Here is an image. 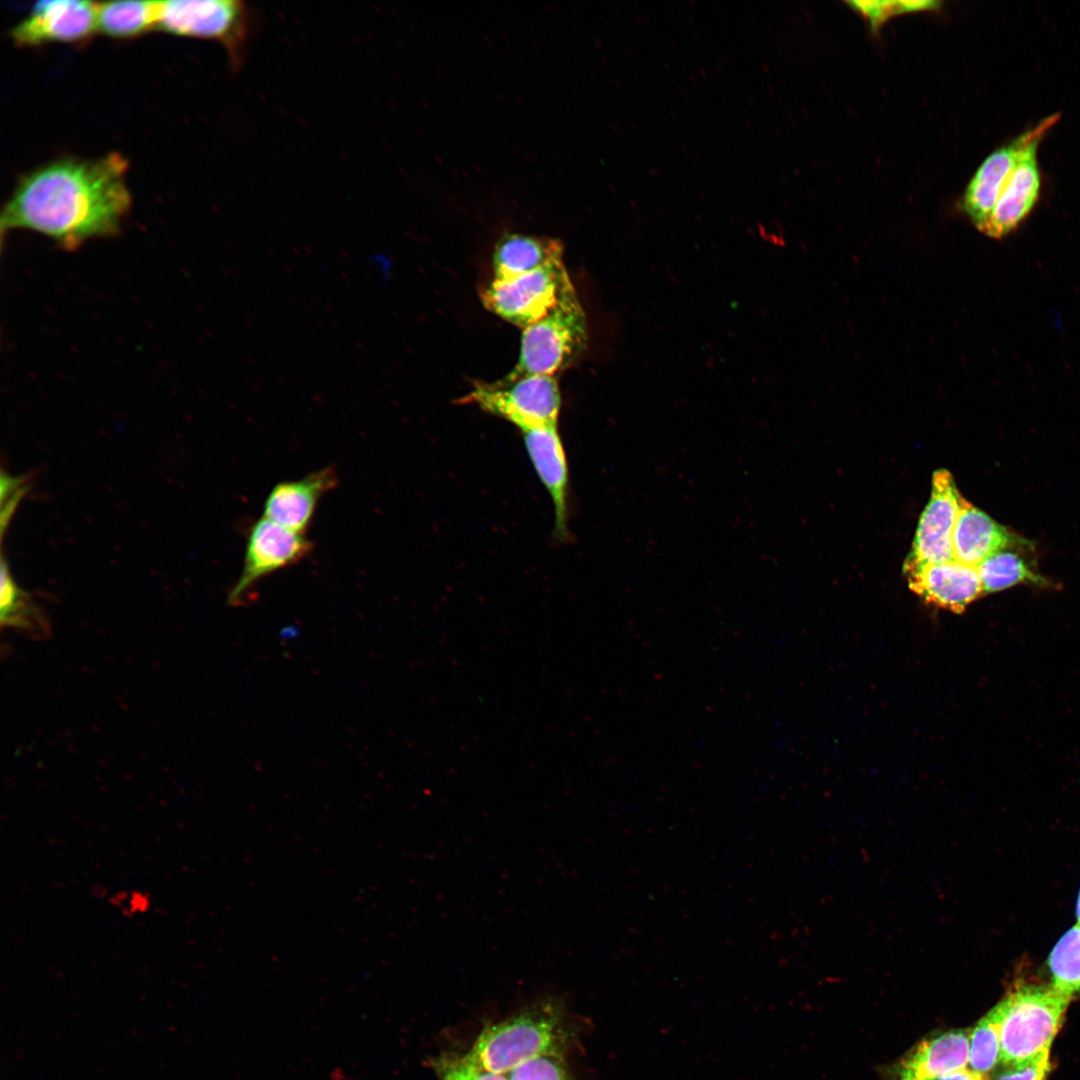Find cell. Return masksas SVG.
I'll return each mask as SVG.
<instances>
[{
	"mask_svg": "<svg viewBox=\"0 0 1080 1080\" xmlns=\"http://www.w3.org/2000/svg\"><path fill=\"white\" fill-rule=\"evenodd\" d=\"M1050 986L1062 996L1080 998V923L1069 928L1048 956Z\"/></svg>",
	"mask_w": 1080,
	"mask_h": 1080,
	"instance_id": "7402d4cb",
	"label": "cell"
},
{
	"mask_svg": "<svg viewBox=\"0 0 1080 1080\" xmlns=\"http://www.w3.org/2000/svg\"><path fill=\"white\" fill-rule=\"evenodd\" d=\"M25 476L14 477L2 471L1 474V531L2 536L16 506L25 495L28 486Z\"/></svg>",
	"mask_w": 1080,
	"mask_h": 1080,
	"instance_id": "484cf974",
	"label": "cell"
},
{
	"mask_svg": "<svg viewBox=\"0 0 1080 1080\" xmlns=\"http://www.w3.org/2000/svg\"><path fill=\"white\" fill-rule=\"evenodd\" d=\"M1076 916H1077V922L1080 923V891H1079L1078 898H1077V903H1076Z\"/></svg>",
	"mask_w": 1080,
	"mask_h": 1080,
	"instance_id": "1f68e13d",
	"label": "cell"
},
{
	"mask_svg": "<svg viewBox=\"0 0 1080 1080\" xmlns=\"http://www.w3.org/2000/svg\"><path fill=\"white\" fill-rule=\"evenodd\" d=\"M576 1035L561 1001L547 996L502 1021L487 1025L464 1057L476 1068L505 1075L535 1057L563 1055Z\"/></svg>",
	"mask_w": 1080,
	"mask_h": 1080,
	"instance_id": "7a4b0ae2",
	"label": "cell"
},
{
	"mask_svg": "<svg viewBox=\"0 0 1080 1080\" xmlns=\"http://www.w3.org/2000/svg\"><path fill=\"white\" fill-rule=\"evenodd\" d=\"M1070 1000L1050 985L1021 984L997 1004L1000 1063L1016 1065L1049 1051Z\"/></svg>",
	"mask_w": 1080,
	"mask_h": 1080,
	"instance_id": "3957f363",
	"label": "cell"
},
{
	"mask_svg": "<svg viewBox=\"0 0 1080 1080\" xmlns=\"http://www.w3.org/2000/svg\"><path fill=\"white\" fill-rule=\"evenodd\" d=\"M939 1080H987V1076L964 1067L945 1074Z\"/></svg>",
	"mask_w": 1080,
	"mask_h": 1080,
	"instance_id": "f546056e",
	"label": "cell"
},
{
	"mask_svg": "<svg viewBox=\"0 0 1080 1080\" xmlns=\"http://www.w3.org/2000/svg\"><path fill=\"white\" fill-rule=\"evenodd\" d=\"M501 417L520 431L558 424L561 396L550 375H530L494 383L479 382L461 400Z\"/></svg>",
	"mask_w": 1080,
	"mask_h": 1080,
	"instance_id": "8992f818",
	"label": "cell"
},
{
	"mask_svg": "<svg viewBox=\"0 0 1080 1080\" xmlns=\"http://www.w3.org/2000/svg\"><path fill=\"white\" fill-rule=\"evenodd\" d=\"M1000 1013L995 1005L982 1017L969 1035V1064L972 1070L987 1075L1000 1063Z\"/></svg>",
	"mask_w": 1080,
	"mask_h": 1080,
	"instance_id": "603a6c76",
	"label": "cell"
},
{
	"mask_svg": "<svg viewBox=\"0 0 1080 1080\" xmlns=\"http://www.w3.org/2000/svg\"><path fill=\"white\" fill-rule=\"evenodd\" d=\"M1 625L22 631L33 638L50 633L47 617L29 593L14 581L4 557L1 561Z\"/></svg>",
	"mask_w": 1080,
	"mask_h": 1080,
	"instance_id": "ffe728a7",
	"label": "cell"
},
{
	"mask_svg": "<svg viewBox=\"0 0 1080 1080\" xmlns=\"http://www.w3.org/2000/svg\"><path fill=\"white\" fill-rule=\"evenodd\" d=\"M127 169V160L113 152L96 159L64 158L31 171L2 210L1 234L31 230L65 251L117 235L131 207Z\"/></svg>",
	"mask_w": 1080,
	"mask_h": 1080,
	"instance_id": "6da1fadb",
	"label": "cell"
},
{
	"mask_svg": "<svg viewBox=\"0 0 1080 1080\" xmlns=\"http://www.w3.org/2000/svg\"><path fill=\"white\" fill-rule=\"evenodd\" d=\"M439 1080H470L469 1065L464 1056L442 1054L430 1060Z\"/></svg>",
	"mask_w": 1080,
	"mask_h": 1080,
	"instance_id": "83f0119b",
	"label": "cell"
},
{
	"mask_svg": "<svg viewBox=\"0 0 1080 1080\" xmlns=\"http://www.w3.org/2000/svg\"><path fill=\"white\" fill-rule=\"evenodd\" d=\"M114 899V904L121 907L127 915L143 913L149 907L148 897L139 891H133L129 895H122L120 893L119 895L114 896Z\"/></svg>",
	"mask_w": 1080,
	"mask_h": 1080,
	"instance_id": "f1b7e54d",
	"label": "cell"
},
{
	"mask_svg": "<svg viewBox=\"0 0 1080 1080\" xmlns=\"http://www.w3.org/2000/svg\"><path fill=\"white\" fill-rule=\"evenodd\" d=\"M848 4L865 16L872 27H878L892 15L935 8L938 3L935 1H851Z\"/></svg>",
	"mask_w": 1080,
	"mask_h": 1080,
	"instance_id": "d4e9b609",
	"label": "cell"
},
{
	"mask_svg": "<svg viewBox=\"0 0 1080 1080\" xmlns=\"http://www.w3.org/2000/svg\"><path fill=\"white\" fill-rule=\"evenodd\" d=\"M1023 540L961 496L952 537L955 560L976 567L994 553Z\"/></svg>",
	"mask_w": 1080,
	"mask_h": 1080,
	"instance_id": "e0dca14e",
	"label": "cell"
},
{
	"mask_svg": "<svg viewBox=\"0 0 1080 1080\" xmlns=\"http://www.w3.org/2000/svg\"><path fill=\"white\" fill-rule=\"evenodd\" d=\"M569 280L562 259H558L512 279L493 280L482 301L488 310L524 329L555 306Z\"/></svg>",
	"mask_w": 1080,
	"mask_h": 1080,
	"instance_id": "52a82bcc",
	"label": "cell"
},
{
	"mask_svg": "<svg viewBox=\"0 0 1080 1080\" xmlns=\"http://www.w3.org/2000/svg\"><path fill=\"white\" fill-rule=\"evenodd\" d=\"M961 495L946 469L934 472L930 500L919 519L908 564L954 560L952 537Z\"/></svg>",
	"mask_w": 1080,
	"mask_h": 1080,
	"instance_id": "8fae6325",
	"label": "cell"
},
{
	"mask_svg": "<svg viewBox=\"0 0 1080 1080\" xmlns=\"http://www.w3.org/2000/svg\"><path fill=\"white\" fill-rule=\"evenodd\" d=\"M530 460L554 507V536L559 541L569 539V472L557 425L535 427L521 431Z\"/></svg>",
	"mask_w": 1080,
	"mask_h": 1080,
	"instance_id": "4fadbf2b",
	"label": "cell"
},
{
	"mask_svg": "<svg viewBox=\"0 0 1080 1080\" xmlns=\"http://www.w3.org/2000/svg\"><path fill=\"white\" fill-rule=\"evenodd\" d=\"M251 24L250 9L238 0L157 1V30L217 41L233 68L240 67Z\"/></svg>",
	"mask_w": 1080,
	"mask_h": 1080,
	"instance_id": "5b68a950",
	"label": "cell"
},
{
	"mask_svg": "<svg viewBox=\"0 0 1080 1080\" xmlns=\"http://www.w3.org/2000/svg\"><path fill=\"white\" fill-rule=\"evenodd\" d=\"M1060 113L1042 119L1008 144L992 152L979 166L964 194L963 208L980 230L989 219L996 202L1023 152L1035 141L1043 140L1059 121Z\"/></svg>",
	"mask_w": 1080,
	"mask_h": 1080,
	"instance_id": "9c48e42d",
	"label": "cell"
},
{
	"mask_svg": "<svg viewBox=\"0 0 1080 1080\" xmlns=\"http://www.w3.org/2000/svg\"><path fill=\"white\" fill-rule=\"evenodd\" d=\"M1030 545L1024 539L1017 545L1000 550L976 566L984 592L1002 591L1021 583L1049 587L1050 582L1040 575L1022 552Z\"/></svg>",
	"mask_w": 1080,
	"mask_h": 1080,
	"instance_id": "d6986e66",
	"label": "cell"
},
{
	"mask_svg": "<svg viewBox=\"0 0 1080 1080\" xmlns=\"http://www.w3.org/2000/svg\"><path fill=\"white\" fill-rule=\"evenodd\" d=\"M1049 1065V1051H1045L1023 1063L1006 1066L996 1080H1046Z\"/></svg>",
	"mask_w": 1080,
	"mask_h": 1080,
	"instance_id": "4316f807",
	"label": "cell"
},
{
	"mask_svg": "<svg viewBox=\"0 0 1080 1080\" xmlns=\"http://www.w3.org/2000/svg\"><path fill=\"white\" fill-rule=\"evenodd\" d=\"M312 547L305 534L262 516L249 528L243 569L228 594L229 604H247L262 579L299 563L311 553Z\"/></svg>",
	"mask_w": 1080,
	"mask_h": 1080,
	"instance_id": "ba28073f",
	"label": "cell"
},
{
	"mask_svg": "<svg viewBox=\"0 0 1080 1080\" xmlns=\"http://www.w3.org/2000/svg\"><path fill=\"white\" fill-rule=\"evenodd\" d=\"M1042 140L1033 142L1021 155L996 205L980 229L992 238H1002L1016 229L1035 206L1041 188L1037 151Z\"/></svg>",
	"mask_w": 1080,
	"mask_h": 1080,
	"instance_id": "9a60e30c",
	"label": "cell"
},
{
	"mask_svg": "<svg viewBox=\"0 0 1080 1080\" xmlns=\"http://www.w3.org/2000/svg\"><path fill=\"white\" fill-rule=\"evenodd\" d=\"M338 483L330 465L305 477L276 484L264 502L263 516L297 533L305 534L320 499Z\"/></svg>",
	"mask_w": 1080,
	"mask_h": 1080,
	"instance_id": "5bb4252c",
	"label": "cell"
},
{
	"mask_svg": "<svg viewBox=\"0 0 1080 1080\" xmlns=\"http://www.w3.org/2000/svg\"><path fill=\"white\" fill-rule=\"evenodd\" d=\"M588 342V322L575 288L569 280L555 306L541 319L525 327L520 355L505 377L514 380L530 375H550L575 360Z\"/></svg>",
	"mask_w": 1080,
	"mask_h": 1080,
	"instance_id": "277c9868",
	"label": "cell"
},
{
	"mask_svg": "<svg viewBox=\"0 0 1080 1080\" xmlns=\"http://www.w3.org/2000/svg\"><path fill=\"white\" fill-rule=\"evenodd\" d=\"M508 1080H574L563 1055L546 1054L530 1059L505 1074Z\"/></svg>",
	"mask_w": 1080,
	"mask_h": 1080,
	"instance_id": "cb8c5ba5",
	"label": "cell"
},
{
	"mask_svg": "<svg viewBox=\"0 0 1080 1080\" xmlns=\"http://www.w3.org/2000/svg\"><path fill=\"white\" fill-rule=\"evenodd\" d=\"M559 240L526 235H509L494 252L493 280H508L526 274L552 261L562 259Z\"/></svg>",
	"mask_w": 1080,
	"mask_h": 1080,
	"instance_id": "ac0fdd59",
	"label": "cell"
},
{
	"mask_svg": "<svg viewBox=\"0 0 1080 1080\" xmlns=\"http://www.w3.org/2000/svg\"><path fill=\"white\" fill-rule=\"evenodd\" d=\"M97 32L96 2L46 0L35 3L30 13L11 32L17 46L50 42H80Z\"/></svg>",
	"mask_w": 1080,
	"mask_h": 1080,
	"instance_id": "30bf717a",
	"label": "cell"
},
{
	"mask_svg": "<svg viewBox=\"0 0 1080 1080\" xmlns=\"http://www.w3.org/2000/svg\"><path fill=\"white\" fill-rule=\"evenodd\" d=\"M968 1061V1033L949 1030L918 1043L897 1063L889 1080H939Z\"/></svg>",
	"mask_w": 1080,
	"mask_h": 1080,
	"instance_id": "2e32d148",
	"label": "cell"
},
{
	"mask_svg": "<svg viewBox=\"0 0 1080 1080\" xmlns=\"http://www.w3.org/2000/svg\"><path fill=\"white\" fill-rule=\"evenodd\" d=\"M97 32L131 38L156 29L157 1L96 2Z\"/></svg>",
	"mask_w": 1080,
	"mask_h": 1080,
	"instance_id": "44dd1931",
	"label": "cell"
},
{
	"mask_svg": "<svg viewBox=\"0 0 1080 1080\" xmlns=\"http://www.w3.org/2000/svg\"><path fill=\"white\" fill-rule=\"evenodd\" d=\"M909 588L938 608L962 613L984 594L975 566L957 560L941 563H904Z\"/></svg>",
	"mask_w": 1080,
	"mask_h": 1080,
	"instance_id": "7c38bea8",
	"label": "cell"
},
{
	"mask_svg": "<svg viewBox=\"0 0 1080 1080\" xmlns=\"http://www.w3.org/2000/svg\"><path fill=\"white\" fill-rule=\"evenodd\" d=\"M466 1060V1059H465ZM468 1063V1062H467ZM469 1065L470 1080H508L504 1074H498Z\"/></svg>",
	"mask_w": 1080,
	"mask_h": 1080,
	"instance_id": "4dcf8cb0",
	"label": "cell"
}]
</instances>
